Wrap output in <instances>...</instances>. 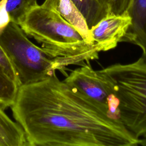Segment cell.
I'll use <instances>...</instances> for the list:
<instances>
[{"label":"cell","instance_id":"1","mask_svg":"<svg viewBox=\"0 0 146 146\" xmlns=\"http://www.w3.org/2000/svg\"><path fill=\"white\" fill-rule=\"evenodd\" d=\"M27 146H135L136 138L107 110L56 73L20 86L11 106Z\"/></svg>","mask_w":146,"mask_h":146},{"label":"cell","instance_id":"2","mask_svg":"<svg viewBox=\"0 0 146 146\" xmlns=\"http://www.w3.org/2000/svg\"><path fill=\"white\" fill-rule=\"evenodd\" d=\"M18 25L47 53L66 59L70 65L82 66L99 58L100 51L98 46L86 42L56 10L37 4Z\"/></svg>","mask_w":146,"mask_h":146},{"label":"cell","instance_id":"3","mask_svg":"<svg viewBox=\"0 0 146 146\" xmlns=\"http://www.w3.org/2000/svg\"><path fill=\"white\" fill-rule=\"evenodd\" d=\"M112 83L119 120L136 138L146 135V61L141 57L99 70Z\"/></svg>","mask_w":146,"mask_h":146},{"label":"cell","instance_id":"4","mask_svg":"<svg viewBox=\"0 0 146 146\" xmlns=\"http://www.w3.org/2000/svg\"><path fill=\"white\" fill-rule=\"evenodd\" d=\"M0 44L15 70L20 86L46 79L70 65L66 59L54 57L35 44L20 26L13 22L0 33Z\"/></svg>","mask_w":146,"mask_h":146},{"label":"cell","instance_id":"5","mask_svg":"<svg viewBox=\"0 0 146 146\" xmlns=\"http://www.w3.org/2000/svg\"><path fill=\"white\" fill-rule=\"evenodd\" d=\"M63 80L105 108L112 119L120 121L113 84L100 70H94L89 63H85L72 71Z\"/></svg>","mask_w":146,"mask_h":146},{"label":"cell","instance_id":"6","mask_svg":"<svg viewBox=\"0 0 146 146\" xmlns=\"http://www.w3.org/2000/svg\"><path fill=\"white\" fill-rule=\"evenodd\" d=\"M131 22L127 11L119 15L110 13L90 29L91 38L100 52L110 50L121 42Z\"/></svg>","mask_w":146,"mask_h":146},{"label":"cell","instance_id":"7","mask_svg":"<svg viewBox=\"0 0 146 146\" xmlns=\"http://www.w3.org/2000/svg\"><path fill=\"white\" fill-rule=\"evenodd\" d=\"M132 22L121 42L139 46L146 61V0H132L127 10Z\"/></svg>","mask_w":146,"mask_h":146},{"label":"cell","instance_id":"8","mask_svg":"<svg viewBox=\"0 0 146 146\" xmlns=\"http://www.w3.org/2000/svg\"><path fill=\"white\" fill-rule=\"evenodd\" d=\"M55 10L78 31L86 42L95 44L91 38L86 19L71 0H58Z\"/></svg>","mask_w":146,"mask_h":146},{"label":"cell","instance_id":"9","mask_svg":"<svg viewBox=\"0 0 146 146\" xmlns=\"http://www.w3.org/2000/svg\"><path fill=\"white\" fill-rule=\"evenodd\" d=\"M0 146H27L24 132L0 106Z\"/></svg>","mask_w":146,"mask_h":146},{"label":"cell","instance_id":"10","mask_svg":"<svg viewBox=\"0 0 146 146\" xmlns=\"http://www.w3.org/2000/svg\"><path fill=\"white\" fill-rule=\"evenodd\" d=\"M84 17L89 29L110 14L107 7L98 0H71Z\"/></svg>","mask_w":146,"mask_h":146},{"label":"cell","instance_id":"11","mask_svg":"<svg viewBox=\"0 0 146 146\" xmlns=\"http://www.w3.org/2000/svg\"><path fill=\"white\" fill-rule=\"evenodd\" d=\"M19 86L0 66V106L5 110L11 107Z\"/></svg>","mask_w":146,"mask_h":146},{"label":"cell","instance_id":"12","mask_svg":"<svg viewBox=\"0 0 146 146\" xmlns=\"http://www.w3.org/2000/svg\"><path fill=\"white\" fill-rule=\"evenodd\" d=\"M37 4V0H7L6 10L11 22L18 25L25 14Z\"/></svg>","mask_w":146,"mask_h":146},{"label":"cell","instance_id":"13","mask_svg":"<svg viewBox=\"0 0 146 146\" xmlns=\"http://www.w3.org/2000/svg\"><path fill=\"white\" fill-rule=\"evenodd\" d=\"M107 7L110 14L119 15L127 11L132 0H98Z\"/></svg>","mask_w":146,"mask_h":146},{"label":"cell","instance_id":"14","mask_svg":"<svg viewBox=\"0 0 146 146\" xmlns=\"http://www.w3.org/2000/svg\"><path fill=\"white\" fill-rule=\"evenodd\" d=\"M0 66L2 67L6 72L18 84L19 82L15 70L7 54L0 44Z\"/></svg>","mask_w":146,"mask_h":146},{"label":"cell","instance_id":"15","mask_svg":"<svg viewBox=\"0 0 146 146\" xmlns=\"http://www.w3.org/2000/svg\"><path fill=\"white\" fill-rule=\"evenodd\" d=\"M7 0H0V33L11 22L10 17L6 10Z\"/></svg>","mask_w":146,"mask_h":146},{"label":"cell","instance_id":"16","mask_svg":"<svg viewBox=\"0 0 146 146\" xmlns=\"http://www.w3.org/2000/svg\"><path fill=\"white\" fill-rule=\"evenodd\" d=\"M57 2L58 0H45L42 5L44 7L55 10Z\"/></svg>","mask_w":146,"mask_h":146},{"label":"cell","instance_id":"17","mask_svg":"<svg viewBox=\"0 0 146 146\" xmlns=\"http://www.w3.org/2000/svg\"><path fill=\"white\" fill-rule=\"evenodd\" d=\"M139 140V145L146 146V135L141 137Z\"/></svg>","mask_w":146,"mask_h":146}]
</instances>
